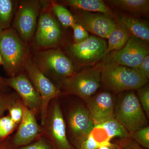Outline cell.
<instances>
[{"label": "cell", "instance_id": "cell-7", "mask_svg": "<svg viewBox=\"0 0 149 149\" xmlns=\"http://www.w3.org/2000/svg\"><path fill=\"white\" fill-rule=\"evenodd\" d=\"M42 2L38 0L18 1L12 28L27 44L34 38Z\"/></svg>", "mask_w": 149, "mask_h": 149}, {"label": "cell", "instance_id": "cell-14", "mask_svg": "<svg viewBox=\"0 0 149 149\" xmlns=\"http://www.w3.org/2000/svg\"><path fill=\"white\" fill-rule=\"evenodd\" d=\"M73 16L75 22L87 32L104 39H107L116 25L114 18L100 13L76 10Z\"/></svg>", "mask_w": 149, "mask_h": 149}, {"label": "cell", "instance_id": "cell-15", "mask_svg": "<svg viewBox=\"0 0 149 149\" xmlns=\"http://www.w3.org/2000/svg\"><path fill=\"white\" fill-rule=\"evenodd\" d=\"M17 130L10 141L14 149L31 143L42 136V126L36 119V115L23 105L22 118Z\"/></svg>", "mask_w": 149, "mask_h": 149}, {"label": "cell", "instance_id": "cell-36", "mask_svg": "<svg viewBox=\"0 0 149 149\" xmlns=\"http://www.w3.org/2000/svg\"><path fill=\"white\" fill-rule=\"evenodd\" d=\"M111 148L113 149H120L119 147L116 143L112 144Z\"/></svg>", "mask_w": 149, "mask_h": 149}, {"label": "cell", "instance_id": "cell-37", "mask_svg": "<svg viewBox=\"0 0 149 149\" xmlns=\"http://www.w3.org/2000/svg\"><path fill=\"white\" fill-rule=\"evenodd\" d=\"M3 64V61L2 59V58L1 55V54L0 53V65H2ZM3 78L1 77L0 76V80H3Z\"/></svg>", "mask_w": 149, "mask_h": 149}, {"label": "cell", "instance_id": "cell-31", "mask_svg": "<svg viewBox=\"0 0 149 149\" xmlns=\"http://www.w3.org/2000/svg\"><path fill=\"white\" fill-rule=\"evenodd\" d=\"M116 144L120 149H144L130 137L121 139Z\"/></svg>", "mask_w": 149, "mask_h": 149}, {"label": "cell", "instance_id": "cell-27", "mask_svg": "<svg viewBox=\"0 0 149 149\" xmlns=\"http://www.w3.org/2000/svg\"><path fill=\"white\" fill-rule=\"evenodd\" d=\"M19 98L16 93L0 94V118Z\"/></svg>", "mask_w": 149, "mask_h": 149}, {"label": "cell", "instance_id": "cell-25", "mask_svg": "<svg viewBox=\"0 0 149 149\" xmlns=\"http://www.w3.org/2000/svg\"><path fill=\"white\" fill-rule=\"evenodd\" d=\"M23 103L19 98L8 110V115L17 125L21 121L23 116Z\"/></svg>", "mask_w": 149, "mask_h": 149}, {"label": "cell", "instance_id": "cell-19", "mask_svg": "<svg viewBox=\"0 0 149 149\" xmlns=\"http://www.w3.org/2000/svg\"><path fill=\"white\" fill-rule=\"evenodd\" d=\"M112 6L137 15H148L149 0H111L107 1Z\"/></svg>", "mask_w": 149, "mask_h": 149}, {"label": "cell", "instance_id": "cell-6", "mask_svg": "<svg viewBox=\"0 0 149 149\" xmlns=\"http://www.w3.org/2000/svg\"><path fill=\"white\" fill-rule=\"evenodd\" d=\"M52 102L42 126V136L54 149H74L67 136L66 123L60 106L56 101L54 100Z\"/></svg>", "mask_w": 149, "mask_h": 149}, {"label": "cell", "instance_id": "cell-10", "mask_svg": "<svg viewBox=\"0 0 149 149\" xmlns=\"http://www.w3.org/2000/svg\"><path fill=\"white\" fill-rule=\"evenodd\" d=\"M107 49V43L102 38L91 35L79 43H72L68 53L75 63L80 67L95 64L102 58Z\"/></svg>", "mask_w": 149, "mask_h": 149}, {"label": "cell", "instance_id": "cell-38", "mask_svg": "<svg viewBox=\"0 0 149 149\" xmlns=\"http://www.w3.org/2000/svg\"><path fill=\"white\" fill-rule=\"evenodd\" d=\"M112 149H113V148H112Z\"/></svg>", "mask_w": 149, "mask_h": 149}, {"label": "cell", "instance_id": "cell-2", "mask_svg": "<svg viewBox=\"0 0 149 149\" xmlns=\"http://www.w3.org/2000/svg\"><path fill=\"white\" fill-rule=\"evenodd\" d=\"M29 49L12 27L0 34V53L5 71L9 77L22 72L30 58Z\"/></svg>", "mask_w": 149, "mask_h": 149}, {"label": "cell", "instance_id": "cell-35", "mask_svg": "<svg viewBox=\"0 0 149 149\" xmlns=\"http://www.w3.org/2000/svg\"><path fill=\"white\" fill-rule=\"evenodd\" d=\"M7 87L6 86L4 82L3 79V80H0V94L4 93H6L5 88Z\"/></svg>", "mask_w": 149, "mask_h": 149}, {"label": "cell", "instance_id": "cell-13", "mask_svg": "<svg viewBox=\"0 0 149 149\" xmlns=\"http://www.w3.org/2000/svg\"><path fill=\"white\" fill-rule=\"evenodd\" d=\"M6 86L13 89L23 104L37 115L40 114L41 98L25 72L3 78Z\"/></svg>", "mask_w": 149, "mask_h": 149}, {"label": "cell", "instance_id": "cell-1", "mask_svg": "<svg viewBox=\"0 0 149 149\" xmlns=\"http://www.w3.org/2000/svg\"><path fill=\"white\" fill-rule=\"evenodd\" d=\"M101 80L105 88L116 93L137 90L148 83L136 69L110 62L101 64Z\"/></svg>", "mask_w": 149, "mask_h": 149}, {"label": "cell", "instance_id": "cell-33", "mask_svg": "<svg viewBox=\"0 0 149 149\" xmlns=\"http://www.w3.org/2000/svg\"><path fill=\"white\" fill-rule=\"evenodd\" d=\"M136 69L140 74L148 80L149 78V55L146 57Z\"/></svg>", "mask_w": 149, "mask_h": 149}, {"label": "cell", "instance_id": "cell-34", "mask_svg": "<svg viewBox=\"0 0 149 149\" xmlns=\"http://www.w3.org/2000/svg\"><path fill=\"white\" fill-rule=\"evenodd\" d=\"M0 149H14L10 141V138L0 143Z\"/></svg>", "mask_w": 149, "mask_h": 149}, {"label": "cell", "instance_id": "cell-9", "mask_svg": "<svg viewBox=\"0 0 149 149\" xmlns=\"http://www.w3.org/2000/svg\"><path fill=\"white\" fill-rule=\"evenodd\" d=\"M42 4L34 37L35 46L40 49L54 48L60 42L62 31L55 17L49 9V4ZM50 6V5H49Z\"/></svg>", "mask_w": 149, "mask_h": 149}, {"label": "cell", "instance_id": "cell-26", "mask_svg": "<svg viewBox=\"0 0 149 149\" xmlns=\"http://www.w3.org/2000/svg\"><path fill=\"white\" fill-rule=\"evenodd\" d=\"M130 137L143 148H149V126L147 125L130 134Z\"/></svg>", "mask_w": 149, "mask_h": 149}, {"label": "cell", "instance_id": "cell-29", "mask_svg": "<svg viewBox=\"0 0 149 149\" xmlns=\"http://www.w3.org/2000/svg\"><path fill=\"white\" fill-rule=\"evenodd\" d=\"M15 149H54L50 142L42 136L31 143Z\"/></svg>", "mask_w": 149, "mask_h": 149}, {"label": "cell", "instance_id": "cell-22", "mask_svg": "<svg viewBox=\"0 0 149 149\" xmlns=\"http://www.w3.org/2000/svg\"><path fill=\"white\" fill-rule=\"evenodd\" d=\"M50 8L52 13L65 28L72 27L75 23L74 17L62 4L56 2H51Z\"/></svg>", "mask_w": 149, "mask_h": 149}, {"label": "cell", "instance_id": "cell-30", "mask_svg": "<svg viewBox=\"0 0 149 149\" xmlns=\"http://www.w3.org/2000/svg\"><path fill=\"white\" fill-rule=\"evenodd\" d=\"M73 30V40L74 43H79L87 40L90 35L81 24L75 22L72 26Z\"/></svg>", "mask_w": 149, "mask_h": 149}, {"label": "cell", "instance_id": "cell-17", "mask_svg": "<svg viewBox=\"0 0 149 149\" xmlns=\"http://www.w3.org/2000/svg\"><path fill=\"white\" fill-rule=\"evenodd\" d=\"M116 22L126 29L131 36L149 42V24L143 19L135 16L120 13H114Z\"/></svg>", "mask_w": 149, "mask_h": 149}, {"label": "cell", "instance_id": "cell-8", "mask_svg": "<svg viewBox=\"0 0 149 149\" xmlns=\"http://www.w3.org/2000/svg\"><path fill=\"white\" fill-rule=\"evenodd\" d=\"M23 70L41 98L40 114L41 126H42L45 120L49 104L53 100L59 95L61 91L40 71L31 58L25 62Z\"/></svg>", "mask_w": 149, "mask_h": 149}, {"label": "cell", "instance_id": "cell-20", "mask_svg": "<svg viewBox=\"0 0 149 149\" xmlns=\"http://www.w3.org/2000/svg\"><path fill=\"white\" fill-rule=\"evenodd\" d=\"M131 36L126 29L116 23V26L108 37L107 49L104 56L112 52L122 49Z\"/></svg>", "mask_w": 149, "mask_h": 149}, {"label": "cell", "instance_id": "cell-28", "mask_svg": "<svg viewBox=\"0 0 149 149\" xmlns=\"http://www.w3.org/2000/svg\"><path fill=\"white\" fill-rule=\"evenodd\" d=\"M138 97L142 108L146 114L147 117H149V86L147 84L145 86L137 90Z\"/></svg>", "mask_w": 149, "mask_h": 149}, {"label": "cell", "instance_id": "cell-5", "mask_svg": "<svg viewBox=\"0 0 149 149\" xmlns=\"http://www.w3.org/2000/svg\"><path fill=\"white\" fill-rule=\"evenodd\" d=\"M101 65L75 72L62 82L65 93L87 101L93 96L100 86Z\"/></svg>", "mask_w": 149, "mask_h": 149}, {"label": "cell", "instance_id": "cell-16", "mask_svg": "<svg viewBox=\"0 0 149 149\" xmlns=\"http://www.w3.org/2000/svg\"><path fill=\"white\" fill-rule=\"evenodd\" d=\"M86 101L95 126L114 118L116 100L109 92L99 93Z\"/></svg>", "mask_w": 149, "mask_h": 149}, {"label": "cell", "instance_id": "cell-18", "mask_svg": "<svg viewBox=\"0 0 149 149\" xmlns=\"http://www.w3.org/2000/svg\"><path fill=\"white\" fill-rule=\"evenodd\" d=\"M61 1L63 5L76 10L100 13L114 17V13L102 0H65Z\"/></svg>", "mask_w": 149, "mask_h": 149}, {"label": "cell", "instance_id": "cell-21", "mask_svg": "<svg viewBox=\"0 0 149 149\" xmlns=\"http://www.w3.org/2000/svg\"><path fill=\"white\" fill-rule=\"evenodd\" d=\"M18 1L0 0V34L11 27Z\"/></svg>", "mask_w": 149, "mask_h": 149}, {"label": "cell", "instance_id": "cell-32", "mask_svg": "<svg viewBox=\"0 0 149 149\" xmlns=\"http://www.w3.org/2000/svg\"><path fill=\"white\" fill-rule=\"evenodd\" d=\"M100 146V144L90 134L88 138L80 145L79 149H98Z\"/></svg>", "mask_w": 149, "mask_h": 149}, {"label": "cell", "instance_id": "cell-24", "mask_svg": "<svg viewBox=\"0 0 149 149\" xmlns=\"http://www.w3.org/2000/svg\"><path fill=\"white\" fill-rule=\"evenodd\" d=\"M17 126L8 115L0 118V143L8 139Z\"/></svg>", "mask_w": 149, "mask_h": 149}, {"label": "cell", "instance_id": "cell-12", "mask_svg": "<svg viewBox=\"0 0 149 149\" xmlns=\"http://www.w3.org/2000/svg\"><path fill=\"white\" fill-rule=\"evenodd\" d=\"M67 121L70 143L74 149H79L95 126L90 113L83 105L75 106L68 111Z\"/></svg>", "mask_w": 149, "mask_h": 149}, {"label": "cell", "instance_id": "cell-3", "mask_svg": "<svg viewBox=\"0 0 149 149\" xmlns=\"http://www.w3.org/2000/svg\"><path fill=\"white\" fill-rule=\"evenodd\" d=\"M130 134L148 125V120L133 91L120 93L116 100L114 118Z\"/></svg>", "mask_w": 149, "mask_h": 149}, {"label": "cell", "instance_id": "cell-23", "mask_svg": "<svg viewBox=\"0 0 149 149\" xmlns=\"http://www.w3.org/2000/svg\"><path fill=\"white\" fill-rule=\"evenodd\" d=\"M104 129L110 140L119 137L121 139L130 137V133L124 126L114 118L100 124Z\"/></svg>", "mask_w": 149, "mask_h": 149}, {"label": "cell", "instance_id": "cell-4", "mask_svg": "<svg viewBox=\"0 0 149 149\" xmlns=\"http://www.w3.org/2000/svg\"><path fill=\"white\" fill-rule=\"evenodd\" d=\"M32 59L40 71L51 81L62 82L75 73L72 61L59 49L54 48L38 51Z\"/></svg>", "mask_w": 149, "mask_h": 149}, {"label": "cell", "instance_id": "cell-11", "mask_svg": "<svg viewBox=\"0 0 149 149\" xmlns=\"http://www.w3.org/2000/svg\"><path fill=\"white\" fill-rule=\"evenodd\" d=\"M149 54L148 43L131 36L122 49L112 52L104 57L106 56L105 62L136 69Z\"/></svg>", "mask_w": 149, "mask_h": 149}]
</instances>
